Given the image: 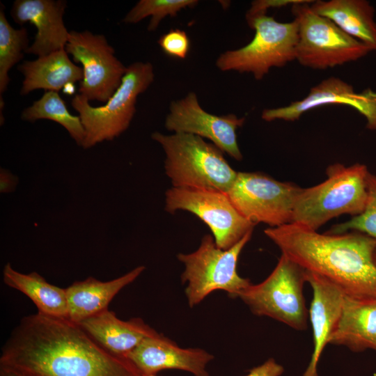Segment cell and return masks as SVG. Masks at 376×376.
Segmentation results:
<instances>
[{"instance_id": "cell-1", "label": "cell", "mask_w": 376, "mask_h": 376, "mask_svg": "<svg viewBox=\"0 0 376 376\" xmlns=\"http://www.w3.org/2000/svg\"><path fill=\"white\" fill-rule=\"evenodd\" d=\"M0 366L24 376H143L79 324L40 313L22 318L1 349Z\"/></svg>"}, {"instance_id": "cell-2", "label": "cell", "mask_w": 376, "mask_h": 376, "mask_svg": "<svg viewBox=\"0 0 376 376\" xmlns=\"http://www.w3.org/2000/svg\"><path fill=\"white\" fill-rule=\"evenodd\" d=\"M265 234L282 254L335 285L345 297L376 301V240L357 231L320 233L295 223Z\"/></svg>"}, {"instance_id": "cell-3", "label": "cell", "mask_w": 376, "mask_h": 376, "mask_svg": "<svg viewBox=\"0 0 376 376\" xmlns=\"http://www.w3.org/2000/svg\"><path fill=\"white\" fill-rule=\"evenodd\" d=\"M322 182L302 188L293 209L292 222L318 230L330 219L344 214L353 217L365 209L368 200V168L362 164H334L327 169Z\"/></svg>"}, {"instance_id": "cell-4", "label": "cell", "mask_w": 376, "mask_h": 376, "mask_svg": "<svg viewBox=\"0 0 376 376\" xmlns=\"http://www.w3.org/2000/svg\"><path fill=\"white\" fill-rule=\"evenodd\" d=\"M151 138L165 153L164 169L173 187L206 189L228 193L237 173L223 151L204 139L187 133L164 134L154 132Z\"/></svg>"}, {"instance_id": "cell-5", "label": "cell", "mask_w": 376, "mask_h": 376, "mask_svg": "<svg viewBox=\"0 0 376 376\" xmlns=\"http://www.w3.org/2000/svg\"><path fill=\"white\" fill-rule=\"evenodd\" d=\"M154 78L150 63L135 62L127 67L120 85L103 105L93 107L86 98L76 94L71 105L85 130L81 147L88 149L112 141L126 131L136 112L137 97L147 90Z\"/></svg>"}, {"instance_id": "cell-6", "label": "cell", "mask_w": 376, "mask_h": 376, "mask_svg": "<svg viewBox=\"0 0 376 376\" xmlns=\"http://www.w3.org/2000/svg\"><path fill=\"white\" fill-rule=\"evenodd\" d=\"M252 232H249L228 249L219 248L213 236L205 235L196 251L177 256L185 265L181 282L187 284L185 293L189 307L198 305L217 290H224L230 297L237 298L251 284L249 279L238 274L237 266L240 255L250 240Z\"/></svg>"}, {"instance_id": "cell-7", "label": "cell", "mask_w": 376, "mask_h": 376, "mask_svg": "<svg viewBox=\"0 0 376 376\" xmlns=\"http://www.w3.org/2000/svg\"><path fill=\"white\" fill-rule=\"evenodd\" d=\"M255 31L245 46L221 54L216 66L221 71L251 73L261 80L272 68L283 67L295 60L298 25L296 19L279 22L267 14L246 19Z\"/></svg>"}, {"instance_id": "cell-8", "label": "cell", "mask_w": 376, "mask_h": 376, "mask_svg": "<svg viewBox=\"0 0 376 376\" xmlns=\"http://www.w3.org/2000/svg\"><path fill=\"white\" fill-rule=\"evenodd\" d=\"M306 270L282 254L271 274L237 296L258 316H267L292 329H307L308 311L303 295Z\"/></svg>"}, {"instance_id": "cell-9", "label": "cell", "mask_w": 376, "mask_h": 376, "mask_svg": "<svg viewBox=\"0 0 376 376\" xmlns=\"http://www.w3.org/2000/svg\"><path fill=\"white\" fill-rule=\"evenodd\" d=\"M308 0L292 6L297 22L295 60L301 65L325 70L357 61L370 50L352 38L329 19L315 13Z\"/></svg>"}, {"instance_id": "cell-10", "label": "cell", "mask_w": 376, "mask_h": 376, "mask_svg": "<svg viewBox=\"0 0 376 376\" xmlns=\"http://www.w3.org/2000/svg\"><path fill=\"white\" fill-rule=\"evenodd\" d=\"M301 189L261 173L238 172L227 194L248 221L275 228L292 222L295 203Z\"/></svg>"}, {"instance_id": "cell-11", "label": "cell", "mask_w": 376, "mask_h": 376, "mask_svg": "<svg viewBox=\"0 0 376 376\" xmlns=\"http://www.w3.org/2000/svg\"><path fill=\"white\" fill-rule=\"evenodd\" d=\"M165 210L195 214L209 227L221 249L233 246L256 226L238 212L226 193L215 190L171 187L165 194Z\"/></svg>"}, {"instance_id": "cell-12", "label": "cell", "mask_w": 376, "mask_h": 376, "mask_svg": "<svg viewBox=\"0 0 376 376\" xmlns=\"http://www.w3.org/2000/svg\"><path fill=\"white\" fill-rule=\"evenodd\" d=\"M65 49L82 65L79 94L89 102H107L120 85L127 66L115 56L105 36L88 30L71 31Z\"/></svg>"}, {"instance_id": "cell-13", "label": "cell", "mask_w": 376, "mask_h": 376, "mask_svg": "<svg viewBox=\"0 0 376 376\" xmlns=\"http://www.w3.org/2000/svg\"><path fill=\"white\" fill-rule=\"evenodd\" d=\"M245 122L233 113L217 116L201 107L194 92L172 101L165 118V127L174 133H187L210 140L235 160L242 159L237 140V130Z\"/></svg>"}, {"instance_id": "cell-14", "label": "cell", "mask_w": 376, "mask_h": 376, "mask_svg": "<svg viewBox=\"0 0 376 376\" xmlns=\"http://www.w3.org/2000/svg\"><path fill=\"white\" fill-rule=\"evenodd\" d=\"M330 104L352 107L366 118L368 129L376 130V91L366 88L356 92L352 85L336 77L324 79L312 87L308 95L300 100L288 106L264 109L261 118L268 122L295 121L309 110Z\"/></svg>"}, {"instance_id": "cell-15", "label": "cell", "mask_w": 376, "mask_h": 376, "mask_svg": "<svg viewBox=\"0 0 376 376\" xmlns=\"http://www.w3.org/2000/svg\"><path fill=\"white\" fill-rule=\"evenodd\" d=\"M143 376L163 370L189 372L194 376H210L206 366L214 356L201 348H182L157 332L145 338L127 357Z\"/></svg>"}, {"instance_id": "cell-16", "label": "cell", "mask_w": 376, "mask_h": 376, "mask_svg": "<svg viewBox=\"0 0 376 376\" xmlns=\"http://www.w3.org/2000/svg\"><path fill=\"white\" fill-rule=\"evenodd\" d=\"M66 6L65 0L14 1L10 10L13 19L21 25L29 22L37 31L26 54L39 57L65 49L70 34L63 22Z\"/></svg>"}, {"instance_id": "cell-17", "label": "cell", "mask_w": 376, "mask_h": 376, "mask_svg": "<svg viewBox=\"0 0 376 376\" xmlns=\"http://www.w3.org/2000/svg\"><path fill=\"white\" fill-rule=\"evenodd\" d=\"M307 282L313 289L308 311L313 338V352L303 376H318V363L340 315L344 295L324 278L306 271Z\"/></svg>"}, {"instance_id": "cell-18", "label": "cell", "mask_w": 376, "mask_h": 376, "mask_svg": "<svg viewBox=\"0 0 376 376\" xmlns=\"http://www.w3.org/2000/svg\"><path fill=\"white\" fill-rule=\"evenodd\" d=\"M79 324L107 351L126 359L145 338L157 333L141 318L122 320L109 308L81 321Z\"/></svg>"}, {"instance_id": "cell-19", "label": "cell", "mask_w": 376, "mask_h": 376, "mask_svg": "<svg viewBox=\"0 0 376 376\" xmlns=\"http://www.w3.org/2000/svg\"><path fill=\"white\" fill-rule=\"evenodd\" d=\"M145 267L138 266L115 279L101 281L94 277L74 282L65 288L68 319L77 324L106 309L113 298L136 280Z\"/></svg>"}, {"instance_id": "cell-20", "label": "cell", "mask_w": 376, "mask_h": 376, "mask_svg": "<svg viewBox=\"0 0 376 376\" xmlns=\"http://www.w3.org/2000/svg\"><path fill=\"white\" fill-rule=\"evenodd\" d=\"M329 343L343 345L353 352L376 351V301L347 297Z\"/></svg>"}, {"instance_id": "cell-21", "label": "cell", "mask_w": 376, "mask_h": 376, "mask_svg": "<svg viewBox=\"0 0 376 376\" xmlns=\"http://www.w3.org/2000/svg\"><path fill=\"white\" fill-rule=\"evenodd\" d=\"M24 75L20 94L25 95L37 90L58 92L68 83L81 81L82 68L74 63L65 49L24 61L17 66Z\"/></svg>"}, {"instance_id": "cell-22", "label": "cell", "mask_w": 376, "mask_h": 376, "mask_svg": "<svg viewBox=\"0 0 376 376\" xmlns=\"http://www.w3.org/2000/svg\"><path fill=\"white\" fill-rule=\"evenodd\" d=\"M311 8L343 31L376 51L375 9L366 0L313 1Z\"/></svg>"}, {"instance_id": "cell-23", "label": "cell", "mask_w": 376, "mask_h": 376, "mask_svg": "<svg viewBox=\"0 0 376 376\" xmlns=\"http://www.w3.org/2000/svg\"><path fill=\"white\" fill-rule=\"evenodd\" d=\"M3 281L8 286L27 296L36 305L38 313L60 318H68L65 288L48 283L36 272L22 274L8 263L3 269Z\"/></svg>"}, {"instance_id": "cell-24", "label": "cell", "mask_w": 376, "mask_h": 376, "mask_svg": "<svg viewBox=\"0 0 376 376\" xmlns=\"http://www.w3.org/2000/svg\"><path fill=\"white\" fill-rule=\"evenodd\" d=\"M21 118L31 123L41 119L54 121L63 127L79 146L84 141L86 132L80 117L70 113L58 92L45 91L40 99L24 109Z\"/></svg>"}, {"instance_id": "cell-25", "label": "cell", "mask_w": 376, "mask_h": 376, "mask_svg": "<svg viewBox=\"0 0 376 376\" xmlns=\"http://www.w3.org/2000/svg\"><path fill=\"white\" fill-rule=\"evenodd\" d=\"M28 32L25 27L13 28L6 19L4 8H0V102L10 79V69L23 58L29 47Z\"/></svg>"}, {"instance_id": "cell-26", "label": "cell", "mask_w": 376, "mask_h": 376, "mask_svg": "<svg viewBox=\"0 0 376 376\" xmlns=\"http://www.w3.org/2000/svg\"><path fill=\"white\" fill-rule=\"evenodd\" d=\"M198 3L197 0H140L122 22L135 24L150 16L148 30L155 31L164 17H175L182 9L192 8Z\"/></svg>"}, {"instance_id": "cell-27", "label": "cell", "mask_w": 376, "mask_h": 376, "mask_svg": "<svg viewBox=\"0 0 376 376\" xmlns=\"http://www.w3.org/2000/svg\"><path fill=\"white\" fill-rule=\"evenodd\" d=\"M367 188L368 200L364 210L347 221L333 226L328 233L357 231L376 240V175L370 172L367 178Z\"/></svg>"}, {"instance_id": "cell-28", "label": "cell", "mask_w": 376, "mask_h": 376, "mask_svg": "<svg viewBox=\"0 0 376 376\" xmlns=\"http://www.w3.org/2000/svg\"><path fill=\"white\" fill-rule=\"evenodd\" d=\"M157 42L164 54L178 59L186 58L190 49L188 35L179 29H170L161 36Z\"/></svg>"}, {"instance_id": "cell-29", "label": "cell", "mask_w": 376, "mask_h": 376, "mask_svg": "<svg viewBox=\"0 0 376 376\" xmlns=\"http://www.w3.org/2000/svg\"><path fill=\"white\" fill-rule=\"evenodd\" d=\"M307 0H256L251 2V7L246 14V19L265 15L269 8H279L288 5L303 3Z\"/></svg>"}, {"instance_id": "cell-30", "label": "cell", "mask_w": 376, "mask_h": 376, "mask_svg": "<svg viewBox=\"0 0 376 376\" xmlns=\"http://www.w3.org/2000/svg\"><path fill=\"white\" fill-rule=\"evenodd\" d=\"M283 371V367L270 358L263 364L251 369L245 376H280Z\"/></svg>"}, {"instance_id": "cell-31", "label": "cell", "mask_w": 376, "mask_h": 376, "mask_svg": "<svg viewBox=\"0 0 376 376\" xmlns=\"http://www.w3.org/2000/svg\"><path fill=\"white\" fill-rule=\"evenodd\" d=\"M19 182V179L10 171L1 168L0 170V192L8 194L13 192Z\"/></svg>"}, {"instance_id": "cell-32", "label": "cell", "mask_w": 376, "mask_h": 376, "mask_svg": "<svg viewBox=\"0 0 376 376\" xmlns=\"http://www.w3.org/2000/svg\"><path fill=\"white\" fill-rule=\"evenodd\" d=\"M0 376H24L13 370L0 366Z\"/></svg>"}, {"instance_id": "cell-33", "label": "cell", "mask_w": 376, "mask_h": 376, "mask_svg": "<svg viewBox=\"0 0 376 376\" xmlns=\"http://www.w3.org/2000/svg\"><path fill=\"white\" fill-rule=\"evenodd\" d=\"M63 91L65 93L68 95H72L75 92V87L74 83L67 84L63 88Z\"/></svg>"}, {"instance_id": "cell-34", "label": "cell", "mask_w": 376, "mask_h": 376, "mask_svg": "<svg viewBox=\"0 0 376 376\" xmlns=\"http://www.w3.org/2000/svg\"><path fill=\"white\" fill-rule=\"evenodd\" d=\"M373 258H374V262H375V263L376 265V249H375V252H374Z\"/></svg>"}, {"instance_id": "cell-35", "label": "cell", "mask_w": 376, "mask_h": 376, "mask_svg": "<svg viewBox=\"0 0 376 376\" xmlns=\"http://www.w3.org/2000/svg\"><path fill=\"white\" fill-rule=\"evenodd\" d=\"M149 376H157V375H149Z\"/></svg>"}]
</instances>
